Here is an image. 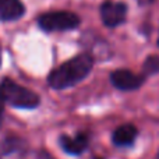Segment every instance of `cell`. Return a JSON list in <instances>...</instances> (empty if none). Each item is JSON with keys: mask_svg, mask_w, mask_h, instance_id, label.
<instances>
[{"mask_svg": "<svg viewBox=\"0 0 159 159\" xmlns=\"http://www.w3.org/2000/svg\"><path fill=\"white\" fill-rule=\"evenodd\" d=\"M0 63H2V49H0Z\"/></svg>", "mask_w": 159, "mask_h": 159, "instance_id": "7c38bea8", "label": "cell"}, {"mask_svg": "<svg viewBox=\"0 0 159 159\" xmlns=\"http://www.w3.org/2000/svg\"><path fill=\"white\" fill-rule=\"evenodd\" d=\"M38 25L46 32L53 31H69L80 25V18L70 11H52L45 13L38 18Z\"/></svg>", "mask_w": 159, "mask_h": 159, "instance_id": "3957f363", "label": "cell"}, {"mask_svg": "<svg viewBox=\"0 0 159 159\" xmlns=\"http://www.w3.org/2000/svg\"><path fill=\"white\" fill-rule=\"evenodd\" d=\"M144 73H145L147 75L159 73V57L158 56H149V57L144 61Z\"/></svg>", "mask_w": 159, "mask_h": 159, "instance_id": "9c48e42d", "label": "cell"}, {"mask_svg": "<svg viewBox=\"0 0 159 159\" xmlns=\"http://www.w3.org/2000/svg\"><path fill=\"white\" fill-rule=\"evenodd\" d=\"M25 13V7L20 0H0V20L14 21Z\"/></svg>", "mask_w": 159, "mask_h": 159, "instance_id": "52a82bcc", "label": "cell"}, {"mask_svg": "<svg viewBox=\"0 0 159 159\" xmlns=\"http://www.w3.org/2000/svg\"><path fill=\"white\" fill-rule=\"evenodd\" d=\"M92 66V56L87 55V53L75 56L50 73L49 80H48L49 85L55 89H64V88L73 87L89 74Z\"/></svg>", "mask_w": 159, "mask_h": 159, "instance_id": "6da1fadb", "label": "cell"}, {"mask_svg": "<svg viewBox=\"0 0 159 159\" xmlns=\"http://www.w3.org/2000/svg\"><path fill=\"white\" fill-rule=\"evenodd\" d=\"M0 98L3 102L20 109H34L39 105V96L34 91L21 87L10 78L0 82Z\"/></svg>", "mask_w": 159, "mask_h": 159, "instance_id": "7a4b0ae2", "label": "cell"}, {"mask_svg": "<svg viewBox=\"0 0 159 159\" xmlns=\"http://www.w3.org/2000/svg\"><path fill=\"white\" fill-rule=\"evenodd\" d=\"M158 46H159V38H158Z\"/></svg>", "mask_w": 159, "mask_h": 159, "instance_id": "5bb4252c", "label": "cell"}, {"mask_svg": "<svg viewBox=\"0 0 159 159\" xmlns=\"http://www.w3.org/2000/svg\"><path fill=\"white\" fill-rule=\"evenodd\" d=\"M17 143H18L17 140H6V141H3V143H0V155L8 154V152H11V151H16Z\"/></svg>", "mask_w": 159, "mask_h": 159, "instance_id": "30bf717a", "label": "cell"}, {"mask_svg": "<svg viewBox=\"0 0 159 159\" xmlns=\"http://www.w3.org/2000/svg\"><path fill=\"white\" fill-rule=\"evenodd\" d=\"M137 137V129L133 124H123L117 127L112 134V141L117 147H130L135 141Z\"/></svg>", "mask_w": 159, "mask_h": 159, "instance_id": "ba28073f", "label": "cell"}, {"mask_svg": "<svg viewBox=\"0 0 159 159\" xmlns=\"http://www.w3.org/2000/svg\"><path fill=\"white\" fill-rule=\"evenodd\" d=\"M127 7L123 3L105 2L101 6V17L106 27H117L126 20Z\"/></svg>", "mask_w": 159, "mask_h": 159, "instance_id": "277c9868", "label": "cell"}, {"mask_svg": "<svg viewBox=\"0 0 159 159\" xmlns=\"http://www.w3.org/2000/svg\"><path fill=\"white\" fill-rule=\"evenodd\" d=\"M3 110H4V106H3V101H2V98H0V123H2V120H3Z\"/></svg>", "mask_w": 159, "mask_h": 159, "instance_id": "8fae6325", "label": "cell"}, {"mask_svg": "<svg viewBox=\"0 0 159 159\" xmlns=\"http://www.w3.org/2000/svg\"><path fill=\"white\" fill-rule=\"evenodd\" d=\"M155 159H159V152H158V155H157V157H155Z\"/></svg>", "mask_w": 159, "mask_h": 159, "instance_id": "4fadbf2b", "label": "cell"}, {"mask_svg": "<svg viewBox=\"0 0 159 159\" xmlns=\"http://www.w3.org/2000/svg\"><path fill=\"white\" fill-rule=\"evenodd\" d=\"M61 149L69 155H81L88 147V137L84 133H78L77 135H61L59 140Z\"/></svg>", "mask_w": 159, "mask_h": 159, "instance_id": "8992f818", "label": "cell"}, {"mask_svg": "<svg viewBox=\"0 0 159 159\" xmlns=\"http://www.w3.org/2000/svg\"><path fill=\"white\" fill-rule=\"evenodd\" d=\"M110 81L117 89L121 91H133L143 85L144 75H138L129 70H116L110 74Z\"/></svg>", "mask_w": 159, "mask_h": 159, "instance_id": "5b68a950", "label": "cell"}]
</instances>
